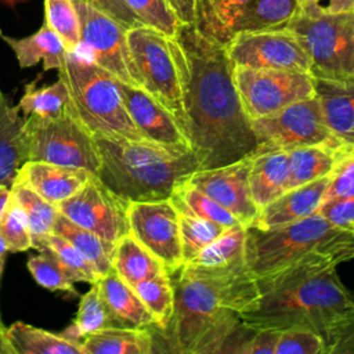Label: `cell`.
Instances as JSON below:
<instances>
[{
	"label": "cell",
	"mask_w": 354,
	"mask_h": 354,
	"mask_svg": "<svg viewBox=\"0 0 354 354\" xmlns=\"http://www.w3.org/2000/svg\"><path fill=\"white\" fill-rule=\"evenodd\" d=\"M185 113V136L199 169L224 166L257 149L250 119L234 82V65L224 44L180 24L169 37Z\"/></svg>",
	"instance_id": "cell-1"
},
{
	"label": "cell",
	"mask_w": 354,
	"mask_h": 354,
	"mask_svg": "<svg viewBox=\"0 0 354 354\" xmlns=\"http://www.w3.org/2000/svg\"><path fill=\"white\" fill-rule=\"evenodd\" d=\"M174 308L167 326L158 333L165 351L178 354H241L253 332L239 318L259 295L248 266L209 270L183 264L170 274Z\"/></svg>",
	"instance_id": "cell-2"
},
{
	"label": "cell",
	"mask_w": 354,
	"mask_h": 354,
	"mask_svg": "<svg viewBox=\"0 0 354 354\" xmlns=\"http://www.w3.org/2000/svg\"><path fill=\"white\" fill-rule=\"evenodd\" d=\"M328 256H307L274 274L256 278L259 295L239 318L252 328L303 326L324 340L335 321L354 303ZM326 347V346H325Z\"/></svg>",
	"instance_id": "cell-3"
},
{
	"label": "cell",
	"mask_w": 354,
	"mask_h": 354,
	"mask_svg": "<svg viewBox=\"0 0 354 354\" xmlns=\"http://www.w3.org/2000/svg\"><path fill=\"white\" fill-rule=\"evenodd\" d=\"M93 137L98 153L94 176L127 203L169 199L174 188L199 169L194 151L118 134Z\"/></svg>",
	"instance_id": "cell-4"
},
{
	"label": "cell",
	"mask_w": 354,
	"mask_h": 354,
	"mask_svg": "<svg viewBox=\"0 0 354 354\" xmlns=\"http://www.w3.org/2000/svg\"><path fill=\"white\" fill-rule=\"evenodd\" d=\"M337 263L354 259V234L335 227L318 210L272 228H246V264L254 278L274 274L307 256Z\"/></svg>",
	"instance_id": "cell-5"
},
{
	"label": "cell",
	"mask_w": 354,
	"mask_h": 354,
	"mask_svg": "<svg viewBox=\"0 0 354 354\" xmlns=\"http://www.w3.org/2000/svg\"><path fill=\"white\" fill-rule=\"evenodd\" d=\"M58 77L69 93V106L93 134L144 138L124 106L120 82L80 51H66Z\"/></svg>",
	"instance_id": "cell-6"
},
{
	"label": "cell",
	"mask_w": 354,
	"mask_h": 354,
	"mask_svg": "<svg viewBox=\"0 0 354 354\" xmlns=\"http://www.w3.org/2000/svg\"><path fill=\"white\" fill-rule=\"evenodd\" d=\"M286 28L306 50L313 77L354 79V11L308 15L299 10Z\"/></svg>",
	"instance_id": "cell-7"
},
{
	"label": "cell",
	"mask_w": 354,
	"mask_h": 354,
	"mask_svg": "<svg viewBox=\"0 0 354 354\" xmlns=\"http://www.w3.org/2000/svg\"><path fill=\"white\" fill-rule=\"evenodd\" d=\"M22 138L28 160L82 167L95 174L98 153L93 133L71 106L57 116H26Z\"/></svg>",
	"instance_id": "cell-8"
},
{
	"label": "cell",
	"mask_w": 354,
	"mask_h": 354,
	"mask_svg": "<svg viewBox=\"0 0 354 354\" xmlns=\"http://www.w3.org/2000/svg\"><path fill=\"white\" fill-rule=\"evenodd\" d=\"M127 43L140 87L174 115L185 134L181 82L169 37L153 28L138 26L127 30Z\"/></svg>",
	"instance_id": "cell-9"
},
{
	"label": "cell",
	"mask_w": 354,
	"mask_h": 354,
	"mask_svg": "<svg viewBox=\"0 0 354 354\" xmlns=\"http://www.w3.org/2000/svg\"><path fill=\"white\" fill-rule=\"evenodd\" d=\"M257 149L289 151L306 145H328L337 149H350L328 127L319 101L315 95L296 101L281 111L250 119Z\"/></svg>",
	"instance_id": "cell-10"
},
{
	"label": "cell",
	"mask_w": 354,
	"mask_h": 354,
	"mask_svg": "<svg viewBox=\"0 0 354 354\" xmlns=\"http://www.w3.org/2000/svg\"><path fill=\"white\" fill-rule=\"evenodd\" d=\"M234 82L249 119L275 113L314 95V82L308 72L234 66Z\"/></svg>",
	"instance_id": "cell-11"
},
{
	"label": "cell",
	"mask_w": 354,
	"mask_h": 354,
	"mask_svg": "<svg viewBox=\"0 0 354 354\" xmlns=\"http://www.w3.org/2000/svg\"><path fill=\"white\" fill-rule=\"evenodd\" d=\"M80 21V46L95 65L119 82L140 87L138 75L127 43V29L83 1H73Z\"/></svg>",
	"instance_id": "cell-12"
},
{
	"label": "cell",
	"mask_w": 354,
	"mask_h": 354,
	"mask_svg": "<svg viewBox=\"0 0 354 354\" xmlns=\"http://www.w3.org/2000/svg\"><path fill=\"white\" fill-rule=\"evenodd\" d=\"M225 48L234 66L310 73V58L296 35L286 26L238 32Z\"/></svg>",
	"instance_id": "cell-13"
},
{
	"label": "cell",
	"mask_w": 354,
	"mask_h": 354,
	"mask_svg": "<svg viewBox=\"0 0 354 354\" xmlns=\"http://www.w3.org/2000/svg\"><path fill=\"white\" fill-rule=\"evenodd\" d=\"M57 209L75 224L111 243L130 232L129 203L112 194L95 176H91L75 195L59 202Z\"/></svg>",
	"instance_id": "cell-14"
},
{
	"label": "cell",
	"mask_w": 354,
	"mask_h": 354,
	"mask_svg": "<svg viewBox=\"0 0 354 354\" xmlns=\"http://www.w3.org/2000/svg\"><path fill=\"white\" fill-rule=\"evenodd\" d=\"M127 216L130 234L160 260L169 274L183 266L180 213L170 199L131 202Z\"/></svg>",
	"instance_id": "cell-15"
},
{
	"label": "cell",
	"mask_w": 354,
	"mask_h": 354,
	"mask_svg": "<svg viewBox=\"0 0 354 354\" xmlns=\"http://www.w3.org/2000/svg\"><path fill=\"white\" fill-rule=\"evenodd\" d=\"M248 170L249 156L218 167L198 169L187 181L228 210L241 224L250 227L259 207L252 199Z\"/></svg>",
	"instance_id": "cell-16"
},
{
	"label": "cell",
	"mask_w": 354,
	"mask_h": 354,
	"mask_svg": "<svg viewBox=\"0 0 354 354\" xmlns=\"http://www.w3.org/2000/svg\"><path fill=\"white\" fill-rule=\"evenodd\" d=\"M120 93L129 116L144 138L170 148L192 151L189 141L174 115L156 98L141 87H134L122 82Z\"/></svg>",
	"instance_id": "cell-17"
},
{
	"label": "cell",
	"mask_w": 354,
	"mask_h": 354,
	"mask_svg": "<svg viewBox=\"0 0 354 354\" xmlns=\"http://www.w3.org/2000/svg\"><path fill=\"white\" fill-rule=\"evenodd\" d=\"M330 176L282 192L277 199L261 207L250 227L272 228L304 218L315 213L324 202Z\"/></svg>",
	"instance_id": "cell-18"
},
{
	"label": "cell",
	"mask_w": 354,
	"mask_h": 354,
	"mask_svg": "<svg viewBox=\"0 0 354 354\" xmlns=\"http://www.w3.org/2000/svg\"><path fill=\"white\" fill-rule=\"evenodd\" d=\"M91 176L94 174L82 167L28 160L22 165L18 180L57 206L75 195Z\"/></svg>",
	"instance_id": "cell-19"
},
{
	"label": "cell",
	"mask_w": 354,
	"mask_h": 354,
	"mask_svg": "<svg viewBox=\"0 0 354 354\" xmlns=\"http://www.w3.org/2000/svg\"><path fill=\"white\" fill-rule=\"evenodd\" d=\"M313 82L314 95L319 101L329 130L343 144L354 147V79L313 77Z\"/></svg>",
	"instance_id": "cell-20"
},
{
	"label": "cell",
	"mask_w": 354,
	"mask_h": 354,
	"mask_svg": "<svg viewBox=\"0 0 354 354\" xmlns=\"http://www.w3.org/2000/svg\"><path fill=\"white\" fill-rule=\"evenodd\" d=\"M24 115L12 104V95L0 91V187L11 188L26 159L22 124Z\"/></svg>",
	"instance_id": "cell-21"
},
{
	"label": "cell",
	"mask_w": 354,
	"mask_h": 354,
	"mask_svg": "<svg viewBox=\"0 0 354 354\" xmlns=\"http://www.w3.org/2000/svg\"><path fill=\"white\" fill-rule=\"evenodd\" d=\"M288 174V151H261L249 155V188L259 210L285 192Z\"/></svg>",
	"instance_id": "cell-22"
},
{
	"label": "cell",
	"mask_w": 354,
	"mask_h": 354,
	"mask_svg": "<svg viewBox=\"0 0 354 354\" xmlns=\"http://www.w3.org/2000/svg\"><path fill=\"white\" fill-rule=\"evenodd\" d=\"M101 296L119 326L156 328L153 317L145 308L134 288L123 281L113 268L98 279Z\"/></svg>",
	"instance_id": "cell-23"
},
{
	"label": "cell",
	"mask_w": 354,
	"mask_h": 354,
	"mask_svg": "<svg viewBox=\"0 0 354 354\" xmlns=\"http://www.w3.org/2000/svg\"><path fill=\"white\" fill-rule=\"evenodd\" d=\"M252 0H195L194 26L206 37L227 44Z\"/></svg>",
	"instance_id": "cell-24"
},
{
	"label": "cell",
	"mask_w": 354,
	"mask_h": 354,
	"mask_svg": "<svg viewBox=\"0 0 354 354\" xmlns=\"http://www.w3.org/2000/svg\"><path fill=\"white\" fill-rule=\"evenodd\" d=\"M83 354H151L158 351L149 328L109 326L82 340Z\"/></svg>",
	"instance_id": "cell-25"
},
{
	"label": "cell",
	"mask_w": 354,
	"mask_h": 354,
	"mask_svg": "<svg viewBox=\"0 0 354 354\" xmlns=\"http://www.w3.org/2000/svg\"><path fill=\"white\" fill-rule=\"evenodd\" d=\"M0 37L14 51L21 68H30L43 61L44 71H58L66 54L65 44L46 22L30 36L15 39L1 35Z\"/></svg>",
	"instance_id": "cell-26"
},
{
	"label": "cell",
	"mask_w": 354,
	"mask_h": 354,
	"mask_svg": "<svg viewBox=\"0 0 354 354\" xmlns=\"http://www.w3.org/2000/svg\"><path fill=\"white\" fill-rule=\"evenodd\" d=\"M350 149H337L328 145H306L289 149V174L285 191L330 176L339 160Z\"/></svg>",
	"instance_id": "cell-27"
},
{
	"label": "cell",
	"mask_w": 354,
	"mask_h": 354,
	"mask_svg": "<svg viewBox=\"0 0 354 354\" xmlns=\"http://www.w3.org/2000/svg\"><path fill=\"white\" fill-rule=\"evenodd\" d=\"M6 337L15 354H83L80 342L22 321L8 326Z\"/></svg>",
	"instance_id": "cell-28"
},
{
	"label": "cell",
	"mask_w": 354,
	"mask_h": 354,
	"mask_svg": "<svg viewBox=\"0 0 354 354\" xmlns=\"http://www.w3.org/2000/svg\"><path fill=\"white\" fill-rule=\"evenodd\" d=\"M112 268L131 286L158 274L167 272L160 260L142 246L130 232L116 242L112 256Z\"/></svg>",
	"instance_id": "cell-29"
},
{
	"label": "cell",
	"mask_w": 354,
	"mask_h": 354,
	"mask_svg": "<svg viewBox=\"0 0 354 354\" xmlns=\"http://www.w3.org/2000/svg\"><path fill=\"white\" fill-rule=\"evenodd\" d=\"M246 228L243 224L228 227L209 243L192 261L187 263L209 270H231L246 264Z\"/></svg>",
	"instance_id": "cell-30"
},
{
	"label": "cell",
	"mask_w": 354,
	"mask_h": 354,
	"mask_svg": "<svg viewBox=\"0 0 354 354\" xmlns=\"http://www.w3.org/2000/svg\"><path fill=\"white\" fill-rule=\"evenodd\" d=\"M53 232L71 242L95 267L100 278L112 268V256L116 243H111L93 231L75 224L62 213H58Z\"/></svg>",
	"instance_id": "cell-31"
},
{
	"label": "cell",
	"mask_w": 354,
	"mask_h": 354,
	"mask_svg": "<svg viewBox=\"0 0 354 354\" xmlns=\"http://www.w3.org/2000/svg\"><path fill=\"white\" fill-rule=\"evenodd\" d=\"M119 326L112 318L100 290L98 281L91 283V288L82 296L79 310L73 324L62 332L64 336L82 343L84 337L104 328Z\"/></svg>",
	"instance_id": "cell-32"
},
{
	"label": "cell",
	"mask_w": 354,
	"mask_h": 354,
	"mask_svg": "<svg viewBox=\"0 0 354 354\" xmlns=\"http://www.w3.org/2000/svg\"><path fill=\"white\" fill-rule=\"evenodd\" d=\"M169 199L183 216L212 220L227 228L239 224L228 210L188 181L177 185Z\"/></svg>",
	"instance_id": "cell-33"
},
{
	"label": "cell",
	"mask_w": 354,
	"mask_h": 354,
	"mask_svg": "<svg viewBox=\"0 0 354 354\" xmlns=\"http://www.w3.org/2000/svg\"><path fill=\"white\" fill-rule=\"evenodd\" d=\"M11 195L22 207L29 228L32 234V248L53 232L55 218L58 216V209L55 205L50 203L41 198L36 191H33L28 184L18 180L11 187Z\"/></svg>",
	"instance_id": "cell-34"
},
{
	"label": "cell",
	"mask_w": 354,
	"mask_h": 354,
	"mask_svg": "<svg viewBox=\"0 0 354 354\" xmlns=\"http://www.w3.org/2000/svg\"><path fill=\"white\" fill-rule=\"evenodd\" d=\"M33 249L47 250L54 256L72 282H88L91 285L100 279L95 267L71 242L55 232L39 241Z\"/></svg>",
	"instance_id": "cell-35"
},
{
	"label": "cell",
	"mask_w": 354,
	"mask_h": 354,
	"mask_svg": "<svg viewBox=\"0 0 354 354\" xmlns=\"http://www.w3.org/2000/svg\"><path fill=\"white\" fill-rule=\"evenodd\" d=\"M69 101L68 88L58 77L55 83L41 87L36 86V80L28 83L17 106L25 118L29 115L57 116L69 106Z\"/></svg>",
	"instance_id": "cell-36"
},
{
	"label": "cell",
	"mask_w": 354,
	"mask_h": 354,
	"mask_svg": "<svg viewBox=\"0 0 354 354\" xmlns=\"http://www.w3.org/2000/svg\"><path fill=\"white\" fill-rule=\"evenodd\" d=\"M299 10L297 0H252L243 12L238 32L285 28Z\"/></svg>",
	"instance_id": "cell-37"
},
{
	"label": "cell",
	"mask_w": 354,
	"mask_h": 354,
	"mask_svg": "<svg viewBox=\"0 0 354 354\" xmlns=\"http://www.w3.org/2000/svg\"><path fill=\"white\" fill-rule=\"evenodd\" d=\"M145 308L153 317L156 330L167 326L174 308V288L169 272L158 274L133 286Z\"/></svg>",
	"instance_id": "cell-38"
},
{
	"label": "cell",
	"mask_w": 354,
	"mask_h": 354,
	"mask_svg": "<svg viewBox=\"0 0 354 354\" xmlns=\"http://www.w3.org/2000/svg\"><path fill=\"white\" fill-rule=\"evenodd\" d=\"M225 230L227 227L216 221L180 214L183 264L192 261L209 243H212Z\"/></svg>",
	"instance_id": "cell-39"
},
{
	"label": "cell",
	"mask_w": 354,
	"mask_h": 354,
	"mask_svg": "<svg viewBox=\"0 0 354 354\" xmlns=\"http://www.w3.org/2000/svg\"><path fill=\"white\" fill-rule=\"evenodd\" d=\"M44 22L59 36L66 51L80 46V21L72 0H44Z\"/></svg>",
	"instance_id": "cell-40"
},
{
	"label": "cell",
	"mask_w": 354,
	"mask_h": 354,
	"mask_svg": "<svg viewBox=\"0 0 354 354\" xmlns=\"http://www.w3.org/2000/svg\"><path fill=\"white\" fill-rule=\"evenodd\" d=\"M0 238L4 241L8 253L25 252L33 243L26 216L12 195H10L0 217Z\"/></svg>",
	"instance_id": "cell-41"
},
{
	"label": "cell",
	"mask_w": 354,
	"mask_h": 354,
	"mask_svg": "<svg viewBox=\"0 0 354 354\" xmlns=\"http://www.w3.org/2000/svg\"><path fill=\"white\" fill-rule=\"evenodd\" d=\"M144 26L153 28L167 37H173L180 21L166 0H124Z\"/></svg>",
	"instance_id": "cell-42"
},
{
	"label": "cell",
	"mask_w": 354,
	"mask_h": 354,
	"mask_svg": "<svg viewBox=\"0 0 354 354\" xmlns=\"http://www.w3.org/2000/svg\"><path fill=\"white\" fill-rule=\"evenodd\" d=\"M28 270L33 279L48 290H64L76 295L73 283L65 274L59 263L47 250H39V254L28 259Z\"/></svg>",
	"instance_id": "cell-43"
},
{
	"label": "cell",
	"mask_w": 354,
	"mask_h": 354,
	"mask_svg": "<svg viewBox=\"0 0 354 354\" xmlns=\"http://www.w3.org/2000/svg\"><path fill=\"white\" fill-rule=\"evenodd\" d=\"M274 354H325V340L308 328H285L279 330Z\"/></svg>",
	"instance_id": "cell-44"
},
{
	"label": "cell",
	"mask_w": 354,
	"mask_h": 354,
	"mask_svg": "<svg viewBox=\"0 0 354 354\" xmlns=\"http://www.w3.org/2000/svg\"><path fill=\"white\" fill-rule=\"evenodd\" d=\"M325 354H354V303L330 326Z\"/></svg>",
	"instance_id": "cell-45"
},
{
	"label": "cell",
	"mask_w": 354,
	"mask_h": 354,
	"mask_svg": "<svg viewBox=\"0 0 354 354\" xmlns=\"http://www.w3.org/2000/svg\"><path fill=\"white\" fill-rule=\"evenodd\" d=\"M354 195V148H351L333 169L325 191L324 202Z\"/></svg>",
	"instance_id": "cell-46"
},
{
	"label": "cell",
	"mask_w": 354,
	"mask_h": 354,
	"mask_svg": "<svg viewBox=\"0 0 354 354\" xmlns=\"http://www.w3.org/2000/svg\"><path fill=\"white\" fill-rule=\"evenodd\" d=\"M318 212L335 227L354 234V195L322 202Z\"/></svg>",
	"instance_id": "cell-47"
},
{
	"label": "cell",
	"mask_w": 354,
	"mask_h": 354,
	"mask_svg": "<svg viewBox=\"0 0 354 354\" xmlns=\"http://www.w3.org/2000/svg\"><path fill=\"white\" fill-rule=\"evenodd\" d=\"M72 1H83L91 6L93 8L101 11L102 14L111 17L112 19L123 25L127 30L133 28L144 26L124 0H72Z\"/></svg>",
	"instance_id": "cell-48"
},
{
	"label": "cell",
	"mask_w": 354,
	"mask_h": 354,
	"mask_svg": "<svg viewBox=\"0 0 354 354\" xmlns=\"http://www.w3.org/2000/svg\"><path fill=\"white\" fill-rule=\"evenodd\" d=\"M278 336V329L254 328L242 348V354H274Z\"/></svg>",
	"instance_id": "cell-49"
},
{
	"label": "cell",
	"mask_w": 354,
	"mask_h": 354,
	"mask_svg": "<svg viewBox=\"0 0 354 354\" xmlns=\"http://www.w3.org/2000/svg\"><path fill=\"white\" fill-rule=\"evenodd\" d=\"M181 24H194L195 0H166Z\"/></svg>",
	"instance_id": "cell-50"
},
{
	"label": "cell",
	"mask_w": 354,
	"mask_h": 354,
	"mask_svg": "<svg viewBox=\"0 0 354 354\" xmlns=\"http://www.w3.org/2000/svg\"><path fill=\"white\" fill-rule=\"evenodd\" d=\"M324 10L332 14L354 11V0H326Z\"/></svg>",
	"instance_id": "cell-51"
},
{
	"label": "cell",
	"mask_w": 354,
	"mask_h": 354,
	"mask_svg": "<svg viewBox=\"0 0 354 354\" xmlns=\"http://www.w3.org/2000/svg\"><path fill=\"white\" fill-rule=\"evenodd\" d=\"M297 1H299L300 11H303L304 14L314 15L324 11V6L321 0H297Z\"/></svg>",
	"instance_id": "cell-52"
},
{
	"label": "cell",
	"mask_w": 354,
	"mask_h": 354,
	"mask_svg": "<svg viewBox=\"0 0 354 354\" xmlns=\"http://www.w3.org/2000/svg\"><path fill=\"white\" fill-rule=\"evenodd\" d=\"M10 195H11V188L1 185L0 187V217H1L3 212H4V209H6V205L8 202Z\"/></svg>",
	"instance_id": "cell-53"
},
{
	"label": "cell",
	"mask_w": 354,
	"mask_h": 354,
	"mask_svg": "<svg viewBox=\"0 0 354 354\" xmlns=\"http://www.w3.org/2000/svg\"><path fill=\"white\" fill-rule=\"evenodd\" d=\"M7 253H8V249H7L6 243H4V241L0 238V282H1V275H3V270H4Z\"/></svg>",
	"instance_id": "cell-54"
},
{
	"label": "cell",
	"mask_w": 354,
	"mask_h": 354,
	"mask_svg": "<svg viewBox=\"0 0 354 354\" xmlns=\"http://www.w3.org/2000/svg\"><path fill=\"white\" fill-rule=\"evenodd\" d=\"M0 354H15L7 337H0Z\"/></svg>",
	"instance_id": "cell-55"
},
{
	"label": "cell",
	"mask_w": 354,
	"mask_h": 354,
	"mask_svg": "<svg viewBox=\"0 0 354 354\" xmlns=\"http://www.w3.org/2000/svg\"><path fill=\"white\" fill-rule=\"evenodd\" d=\"M6 326L3 325V322H1V317H0V337H6Z\"/></svg>",
	"instance_id": "cell-56"
},
{
	"label": "cell",
	"mask_w": 354,
	"mask_h": 354,
	"mask_svg": "<svg viewBox=\"0 0 354 354\" xmlns=\"http://www.w3.org/2000/svg\"><path fill=\"white\" fill-rule=\"evenodd\" d=\"M1 35H3V33H1V29H0V36H1Z\"/></svg>",
	"instance_id": "cell-57"
}]
</instances>
